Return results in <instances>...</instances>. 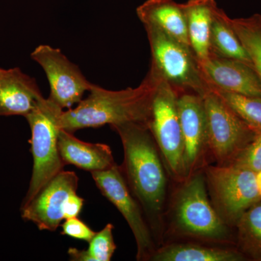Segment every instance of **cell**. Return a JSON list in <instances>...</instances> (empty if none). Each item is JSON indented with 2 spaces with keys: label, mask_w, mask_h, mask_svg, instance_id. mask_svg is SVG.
Segmentation results:
<instances>
[{
  "label": "cell",
  "mask_w": 261,
  "mask_h": 261,
  "mask_svg": "<svg viewBox=\"0 0 261 261\" xmlns=\"http://www.w3.org/2000/svg\"><path fill=\"white\" fill-rule=\"evenodd\" d=\"M183 6L190 47L201 63L211 56V25L217 3L216 0H188Z\"/></svg>",
  "instance_id": "17"
},
{
  "label": "cell",
  "mask_w": 261,
  "mask_h": 261,
  "mask_svg": "<svg viewBox=\"0 0 261 261\" xmlns=\"http://www.w3.org/2000/svg\"><path fill=\"white\" fill-rule=\"evenodd\" d=\"M78 185L76 173L63 170L49 180L27 205L22 206V218L32 221L42 231H56L65 220V202L70 195L76 193Z\"/></svg>",
  "instance_id": "11"
},
{
  "label": "cell",
  "mask_w": 261,
  "mask_h": 261,
  "mask_svg": "<svg viewBox=\"0 0 261 261\" xmlns=\"http://www.w3.org/2000/svg\"><path fill=\"white\" fill-rule=\"evenodd\" d=\"M111 127L118 134L123 145L124 161L120 167L130 192L146 214L158 216L166 202L167 178L150 129L147 125L138 123Z\"/></svg>",
  "instance_id": "2"
},
{
  "label": "cell",
  "mask_w": 261,
  "mask_h": 261,
  "mask_svg": "<svg viewBox=\"0 0 261 261\" xmlns=\"http://www.w3.org/2000/svg\"><path fill=\"white\" fill-rule=\"evenodd\" d=\"M150 47L151 69L178 94L194 92L203 97L210 90L191 48L152 24H144Z\"/></svg>",
  "instance_id": "4"
},
{
  "label": "cell",
  "mask_w": 261,
  "mask_h": 261,
  "mask_svg": "<svg viewBox=\"0 0 261 261\" xmlns=\"http://www.w3.org/2000/svg\"><path fill=\"white\" fill-rule=\"evenodd\" d=\"M178 110L187 179L202 166L206 152L208 151L207 120L203 98L194 92H181L178 94Z\"/></svg>",
  "instance_id": "12"
},
{
  "label": "cell",
  "mask_w": 261,
  "mask_h": 261,
  "mask_svg": "<svg viewBox=\"0 0 261 261\" xmlns=\"http://www.w3.org/2000/svg\"><path fill=\"white\" fill-rule=\"evenodd\" d=\"M58 145L65 165H73L92 173L108 169L116 164L109 146L84 142L63 129L59 130Z\"/></svg>",
  "instance_id": "15"
},
{
  "label": "cell",
  "mask_w": 261,
  "mask_h": 261,
  "mask_svg": "<svg viewBox=\"0 0 261 261\" xmlns=\"http://www.w3.org/2000/svg\"><path fill=\"white\" fill-rule=\"evenodd\" d=\"M256 179L257 188H258L259 194L261 197V171L256 173Z\"/></svg>",
  "instance_id": "27"
},
{
  "label": "cell",
  "mask_w": 261,
  "mask_h": 261,
  "mask_svg": "<svg viewBox=\"0 0 261 261\" xmlns=\"http://www.w3.org/2000/svg\"><path fill=\"white\" fill-rule=\"evenodd\" d=\"M231 23L261 81V15L231 18Z\"/></svg>",
  "instance_id": "21"
},
{
  "label": "cell",
  "mask_w": 261,
  "mask_h": 261,
  "mask_svg": "<svg viewBox=\"0 0 261 261\" xmlns=\"http://www.w3.org/2000/svg\"><path fill=\"white\" fill-rule=\"evenodd\" d=\"M241 252L229 249L193 245L172 244L155 252L150 260L155 261H240L245 260Z\"/></svg>",
  "instance_id": "19"
},
{
  "label": "cell",
  "mask_w": 261,
  "mask_h": 261,
  "mask_svg": "<svg viewBox=\"0 0 261 261\" xmlns=\"http://www.w3.org/2000/svg\"><path fill=\"white\" fill-rule=\"evenodd\" d=\"M63 109L49 97H43L25 117L32 132V178L22 206L27 205L49 180L63 171L65 165L58 149L60 116Z\"/></svg>",
  "instance_id": "3"
},
{
  "label": "cell",
  "mask_w": 261,
  "mask_h": 261,
  "mask_svg": "<svg viewBox=\"0 0 261 261\" xmlns=\"http://www.w3.org/2000/svg\"><path fill=\"white\" fill-rule=\"evenodd\" d=\"M178 97L176 89L159 75L148 127L159 147L166 171L174 179L185 181L187 176Z\"/></svg>",
  "instance_id": "5"
},
{
  "label": "cell",
  "mask_w": 261,
  "mask_h": 261,
  "mask_svg": "<svg viewBox=\"0 0 261 261\" xmlns=\"http://www.w3.org/2000/svg\"><path fill=\"white\" fill-rule=\"evenodd\" d=\"M84 202V199L77 195V193H73L70 195L67 199L63 207L64 219L79 217L82 212Z\"/></svg>",
  "instance_id": "26"
},
{
  "label": "cell",
  "mask_w": 261,
  "mask_h": 261,
  "mask_svg": "<svg viewBox=\"0 0 261 261\" xmlns=\"http://www.w3.org/2000/svg\"><path fill=\"white\" fill-rule=\"evenodd\" d=\"M210 44L211 54L242 61L252 67L250 57L231 25V18L219 7L213 17Z\"/></svg>",
  "instance_id": "18"
},
{
  "label": "cell",
  "mask_w": 261,
  "mask_h": 261,
  "mask_svg": "<svg viewBox=\"0 0 261 261\" xmlns=\"http://www.w3.org/2000/svg\"><path fill=\"white\" fill-rule=\"evenodd\" d=\"M137 14L143 25H156L173 39L190 47L183 4L173 0H146L137 8Z\"/></svg>",
  "instance_id": "16"
},
{
  "label": "cell",
  "mask_w": 261,
  "mask_h": 261,
  "mask_svg": "<svg viewBox=\"0 0 261 261\" xmlns=\"http://www.w3.org/2000/svg\"><path fill=\"white\" fill-rule=\"evenodd\" d=\"M112 224H108L99 232H96L89 242L87 250L74 247L68 249L70 260L73 261H110L117 246L113 239Z\"/></svg>",
  "instance_id": "23"
},
{
  "label": "cell",
  "mask_w": 261,
  "mask_h": 261,
  "mask_svg": "<svg viewBox=\"0 0 261 261\" xmlns=\"http://www.w3.org/2000/svg\"><path fill=\"white\" fill-rule=\"evenodd\" d=\"M174 215L176 225L185 233L211 240L227 238L226 221L211 205L206 178L200 173L185 181L176 196Z\"/></svg>",
  "instance_id": "7"
},
{
  "label": "cell",
  "mask_w": 261,
  "mask_h": 261,
  "mask_svg": "<svg viewBox=\"0 0 261 261\" xmlns=\"http://www.w3.org/2000/svg\"><path fill=\"white\" fill-rule=\"evenodd\" d=\"M202 98L207 120L208 151L220 166L231 164L257 133L211 89Z\"/></svg>",
  "instance_id": "6"
},
{
  "label": "cell",
  "mask_w": 261,
  "mask_h": 261,
  "mask_svg": "<svg viewBox=\"0 0 261 261\" xmlns=\"http://www.w3.org/2000/svg\"><path fill=\"white\" fill-rule=\"evenodd\" d=\"M236 226L239 244L244 253L261 260V200L244 213Z\"/></svg>",
  "instance_id": "20"
},
{
  "label": "cell",
  "mask_w": 261,
  "mask_h": 261,
  "mask_svg": "<svg viewBox=\"0 0 261 261\" xmlns=\"http://www.w3.org/2000/svg\"><path fill=\"white\" fill-rule=\"evenodd\" d=\"M159 75L149 69L136 88L111 91L92 84L88 97L75 108L63 111L60 116L61 129L70 133L86 128H97L126 123L148 126Z\"/></svg>",
  "instance_id": "1"
},
{
  "label": "cell",
  "mask_w": 261,
  "mask_h": 261,
  "mask_svg": "<svg viewBox=\"0 0 261 261\" xmlns=\"http://www.w3.org/2000/svg\"><path fill=\"white\" fill-rule=\"evenodd\" d=\"M206 182L222 219L237 224L244 213L261 200L256 173L234 165L208 166Z\"/></svg>",
  "instance_id": "8"
},
{
  "label": "cell",
  "mask_w": 261,
  "mask_h": 261,
  "mask_svg": "<svg viewBox=\"0 0 261 261\" xmlns=\"http://www.w3.org/2000/svg\"><path fill=\"white\" fill-rule=\"evenodd\" d=\"M233 112L256 133L261 132V97L228 92L208 85Z\"/></svg>",
  "instance_id": "22"
},
{
  "label": "cell",
  "mask_w": 261,
  "mask_h": 261,
  "mask_svg": "<svg viewBox=\"0 0 261 261\" xmlns=\"http://www.w3.org/2000/svg\"><path fill=\"white\" fill-rule=\"evenodd\" d=\"M231 164L247 168L256 173L260 172L261 132L255 135L253 140L238 154Z\"/></svg>",
  "instance_id": "24"
},
{
  "label": "cell",
  "mask_w": 261,
  "mask_h": 261,
  "mask_svg": "<svg viewBox=\"0 0 261 261\" xmlns=\"http://www.w3.org/2000/svg\"><path fill=\"white\" fill-rule=\"evenodd\" d=\"M97 188L118 209L128 224L137 246V260H150L155 252L152 231L138 201L127 185L121 167H112L91 173Z\"/></svg>",
  "instance_id": "9"
},
{
  "label": "cell",
  "mask_w": 261,
  "mask_h": 261,
  "mask_svg": "<svg viewBox=\"0 0 261 261\" xmlns=\"http://www.w3.org/2000/svg\"><path fill=\"white\" fill-rule=\"evenodd\" d=\"M61 226V234L76 239V240H83L87 243L92 240L96 233L95 231L89 227L88 225L78 217L65 219Z\"/></svg>",
  "instance_id": "25"
},
{
  "label": "cell",
  "mask_w": 261,
  "mask_h": 261,
  "mask_svg": "<svg viewBox=\"0 0 261 261\" xmlns=\"http://www.w3.org/2000/svg\"><path fill=\"white\" fill-rule=\"evenodd\" d=\"M0 70H1V68H0Z\"/></svg>",
  "instance_id": "28"
},
{
  "label": "cell",
  "mask_w": 261,
  "mask_h": 261,
  "mask_svg": "<svg viewBox=\"0 0 261 261\" xmlns=\"http://www.w3.org/2000/svg\"><path fill=\"white\" fill-rule=\"evenodd\" d=\"M44 97L34 79L18 68L0 70V116L27 117Z\"/></svg>",
  "instance_id": "14"
},
{
  "label": "cell",
  "mask_w": 261,
  "mask_h": 261,
  "mask_svg": "<svg viewBox=\"0 0 261 261\" xmlns=\"http://www.w3.org/2000/svg\"><path fill=\"white\" fill-rule=\"evenodd\" d=\"M42 66L50 86L49 99L63 109L72 108L82 100L92 83L82 74L79 67L71 63L61 49L43 44L31 55Z\"/></svg>",
  "instance_id": "10"
},
{
  "label": "cell",
  "mask_w": 261,
  "mask_h": 261,
  "mask_svg": "<svg viewBox=\"0 0 261 261\" xmlns=\"http://www.w3.org/2000/svg\"><path fill=\"white\" fill-rule=\"evenodd\" d=\"M198 64L207 85L234 93L261 97V81L250 65L213 54Z\"/></svg>",
  "instance_id": "13"
}]
</instances>
